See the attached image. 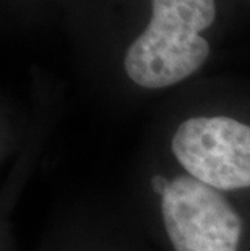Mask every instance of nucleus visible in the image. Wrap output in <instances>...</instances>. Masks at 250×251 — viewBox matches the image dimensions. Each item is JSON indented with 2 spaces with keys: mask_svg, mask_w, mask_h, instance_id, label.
<instances>
[{
  "mask_svg": "<svg viewBox=\"0 0 250 251\" xmlns=\"http://www.w3.org/2000/svg\"><path fill=\"white\" fill-rule=\"evenodd\" d=\"M153 190L174 251H239L242 219L224 193L185 174L159 175Z\"/></svg>",
  "mask_w": 250,
  "mask_h": 251,
  "instance_id": "nucleus-2",
  "label": "nucleus"
},
{
  "mask_svg": "<svg viewBox=\"0 0 250 251\" xmlns=\"http://www.w3.org/2000/svg\"><path fill=\"white\" fill-rule=\"evenodd\" d=\"M215 18V0H151L150 23L125 52L127 76L145 89H164L192 76L210 57L201 33Z\"/></svg>",
  "mask_w": 250,
  "mask_h": 251,
  "instance_id": "nucleus-1",
  "label": "nucleus"
},
{
  "mask_svg": "<svg viewBox=\"0 0 250 251\" xmlns=\"http://www.w3.org/2000/svg\"><path fill=\"white\" fill-rule=\"evenodd\" d=\"M171 152L185 175L221 193L250 188V125L241 120L190 117L175 128Z\"/></svg>",
  "mask_w": 250,
  "mask_h": 251,
  "instance_id": "nucleus-3",
  "label": "nucleus"
}]
</instances>
